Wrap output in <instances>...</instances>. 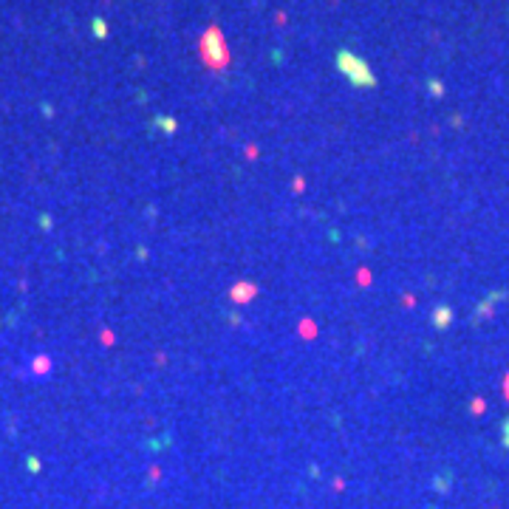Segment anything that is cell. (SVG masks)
I'll return each instance as SVG.
<instances>
[{
	"mask_svg": "<svg viewBox=\"0 0 509 509\" xmlns=\"http://www.w3.org/2000/svg\"><path fill=\"white\" fill-rule=\"evenodd\" d=\"M334 62H337V68L351 79V85H357V88H374V85H376V77L371 74L368 62L359 60L357 54H351L348 48H340L337 57H334Z\"/></svg>",
	"mask_w": 509,
	"mask_h": 509,
	"instance_id": "6da1fadb",
	"label": "cell"
},
{
	"mask_svg": "<svg viewBox=\"0 0 509 509\" xmlns=\"http://www.w3.org/2000/svg\"><path fill=\"white\" fill-rule=\"evenodd\" d=\"M94 31H96L99 37H105V34H108V28H105V23H102V20H94Z\"/></svg>",
	"mask_w": 509,
	"mask_h": 509,
	"instance_id": "7a4b0ae2",
	"label": "cell"
}]
</instances>
